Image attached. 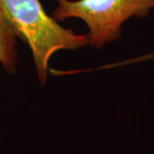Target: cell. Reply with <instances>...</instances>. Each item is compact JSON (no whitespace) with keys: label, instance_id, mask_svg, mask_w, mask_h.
<instances>
[{"label":"cell","instance_id":"obj_2","mask_svg":"<svg viewBox=\"0 0 154 154\" xmlns=\"http://www.w3.org/2000/svg\"><path fill=\"white\" fill-rule=\"evenodd\" d=\"M52 12L57 22L78 18L88 26V45L100 49L121 38L122 25L130 17H146L154 0H57Z\"/></svg>","mask_w":154,"mask_h":154},{"label":"cell","instance_id":"obj_1","mask_svg":"<svg viewBox=\"0 0 154 154\" xmlns=\"http://www.w3.org/2000/svg\"><path fill=\"white\" fill-rule=\"evenodd\" d=\"M17 37L31 50L38 82L45 85L48 63L60 50H75L88 45L87 34L64 28L48 16L39 0H1Z\"/></svg>","mask_w":154,"mask_h":154},{"label":"cell","instance_id":"obj_4","mask_svg":"<svg viewBox=\"0 0 154 154\" xmlns=\"http://www.w3.org/2000/svg\"><path fill=\"white\" fill-rule=\"evenodd\" d=\"M151 59H154V51L149 53V54H146V55L142 56V57H137L135 59H133V60L128 61V63H136V62H140V61H146V60H151Z\"/></svg>","mask_w":154,"mask_h":154},{"label":"cell","instance_id":"obj_3","mask_svg":"<svg viewBox=\"0 0 154 154\" xmlns=\"http://www.w3.org/2000/svg\"><path fill=\"white\" fill-rule=\"evenodd\" d=\"M17 57V34L0 0V63L6 72H16Z\"/></svg>","mask_w":154,"mask_h":154}]
</instances>
